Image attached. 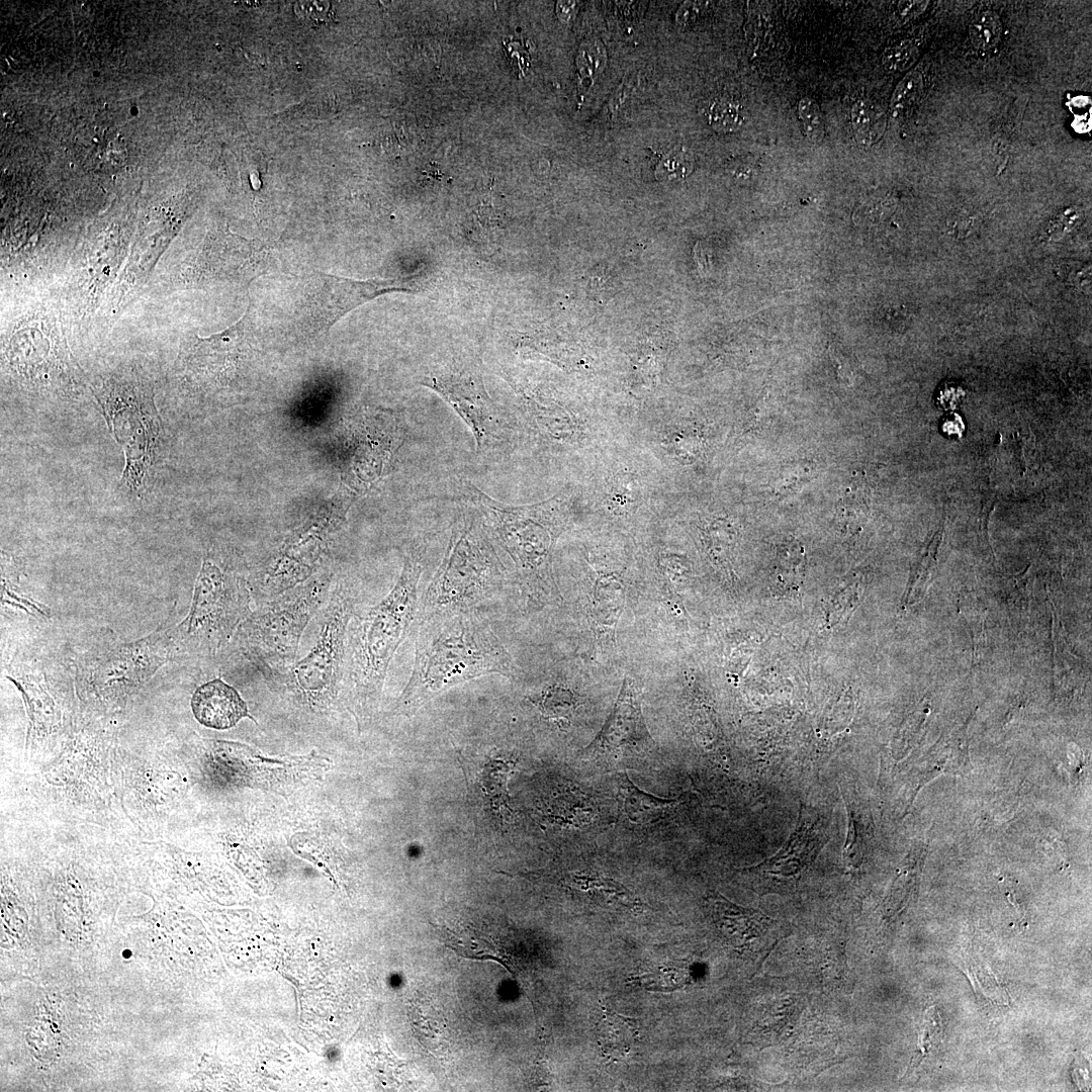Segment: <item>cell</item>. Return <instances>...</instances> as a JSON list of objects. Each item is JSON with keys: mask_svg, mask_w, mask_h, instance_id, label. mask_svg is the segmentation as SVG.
<instances>
[{"mask_svg": "<svg viewBox=\"0 0 1092 1092\" xmlns=\"http://www.w3.org/2000/svg\"><path fill=\"white\" fill-rule=\"evenodd\" d=\"M330 2L304 1L297 2L295 11L297 14L312 23L322 24L331 20Z\"/></svg>", "mask_w": 1092, "mask_h": 1092, "instance_id": "obj_32", "label": "cell"}, {"mask_svg": "<svg viewBox=\"0 0 1092 1092\" xmlns=\"http://www.w3.org/2000/svg\"><path fill=\"white\" fill-rule=\"evenodd\" d=\"M90 389L125 454L120 486L141 496L158 465L161 420L152 381L133 366L100 374Z\"/></svg>", "mask_w": 1092, "mask_h": 1092, "instance_id": "obj_4", "label": "cell"}, {"mask_svg": "<svg viewBox=\"0 0 1092 1092\" xmlns=\"http://www.w3.org/2000/svg\"><path fill=\"white\" fill-rule=\"evenodd\" d=\"M355 590L343 582L331 590L313 647L278 677L309 702L329 701L344 677L347 632L355 614Z\"/></svg>", "mask_w": 1092, "mask_h": 1092, "instance_id": "obj_10", "label": "cell"}, {"mask_svg": "<svg viewBox=\"0 0 1092 1092\" xmlns=\"http://www.w3.org/2000/svg\"><path fill=\"white\" fill-rule=\"evenodd\" d=\"M173 658L168 630L156 631L135 642L96 651L82 661L78 673L104 689L136 687Z\"/></svg>", "mask_w": 1092, "mask_h": 1092, "instance_id": "obj_14", "label": "cell"}, {"mask_svg": "<svg viewBox=\"0 0 1092 1092\" xmlns=\"http://www.w3.org/2000/svg\"><path fill=\"white\" fill-rule=\"evenodd\" d=\"M488 532L512 560L519 590L527 605L544 607L560 601L551 571V552L563 530L545 504L513 507L474 488Z\"/></svg>", "mask_w": 1092, "mask_h": 1092, "instance_id": "obj_5", "label": "cell"}, {"mask_svg": "<svg viewBox=\"0 0 1092 1092\" xmlns=\"http://www.w3.org/2000/svg\"><path fill=\"white\" fill-rule=\"evenodd\" d=\"M624 604L623 581L615 574L598 577L593 590L592 618L599 639L613 640Z\"/></svg>", "mask_w": 1092, "mask_h": 1092, "instance_id": "obj_21", "label": "cell"}, {"mask_svg": "<svg viewBox=\"0 0 1092 1092\" xmlns=\"http://www.w3.org/2000/svg\"><path fill=\"white\" fill-rule=\"evenodd\" d=\"M514 660L476 611L422 617L410 679L396 710L412 715L443 692L488 674L514 679Z\"/></svg>", "mask_w": 1092, "mask_h": 1092, "instance_id": "obj_1", "label": "cell"}, {"mask_svg": "<svg viewBox=\"0 0 1092 1092\" xmlns=\"http://www.w3.org/2000/svg\"><path fill=\"white\" fill-rule=\"evenodd\" d=\"M970 37L978 49L995 47L1001 37V21L998 15L992 11L978 13L970 25Z\"/></svg>", "mask_w": 1092, "mask_h": 1092, "instance_id": "obj_25", "label": "cell"}, {"mask_svg": "<svg viewBox=\"0 0 1092 1092\" xmlns=\"http://www.w3.org/2000/svg\"><path fill=\"white\" fill-rule=\"evenodd\" d=\"M974 222H975V218L973 216H970V215L962 216L961 215V216H959L958 218H956L953 220L952 226H953L954 230L966 231V230H970Z\"/></svg>", "mask_w": 1092, "mask_h": 1092, "instance_id": "obj_35", "label": "cell"}, {"mask_svg": "<svg viewBox=\"0 0 1092 1092\" xmlns=\"http://www.w3.org/2000/svg\"><path fill=\"white\" fill-rule=\"evenodd\" d=\"M422 383L441 395L459 415L471 430L478 449L492 440L499 429L498 418L479 377L443 373L426 377Z\"/></svg>", "mask_w": 1092, "mask_h": 1092, "instance_id": "obj_17", "label": "cell"}, {"mask_svg": "<svg viewBox=\"0 0 1092 1092\" xmlns=\"http://www.w3.org/2000/svg\"><path fill=\"white\" fill-rule=\"evenodd\" d=\"M918 56L917 46L910 40H905L885 52L884 63L892 71H904L915 63Z\"/></svg>", "mask_w": 1092, "mask_h": 1092, "instance_id": "obj_30", "label": "cell"}, {"mask_svg": "<svg viewBox=\"0 0 1092 1092\" xmlns=\"http://www.w3.org/2000/svg\"><path fill=\"white\" fill-rule=\"evenodd\" d=\"M856 140L863 146L876 143L885 129V115L868 101L856 102L851 112Z\"/></svg>", "mask_w": 1092, "mask_h": 1092, "instance_id": "obj_24", "label": "cell"}, {"mask_svg": "<svg viewBox=\"0 0 1092 1092\" xmlns=\"http://www.w3.org/2000/svg\"><path fill=\"white\" fill-rule=\"evenodd\" d=\"M799 118L805 135L813 142H820L824 136V123L817 103L804 97L798 106Z\"/></svg>", "mask_w": 1092, "mask_h": 1092, "instance_id": "obj_27", "label": "cell"}, {"mask_svg": "<svg viewBox=\"0 0 1092 1092\" xmlns=\"http://www.w3.org/2000/svg\"><path fill=\"white\" fill-rule=\"evenodd\" d=\"M487 533L473 520L455 526L443 560L422 597V617L476 611L500 594L505 569Z\"/></svg>", "mask_w": 1092, "mask_h": 1092, "instance_id": "obj_8", "label": "cell"}, {"mask_svg": "<svg viewBox=\"0 0 1092 1092\" xmlns=\"http://www.w3.org/2000/svg\"><path fill=\"white\" fill-rule=\"evenodd\" d=\"M423 568V552L416 547L405 554L390 592L349 623L344 677L360 705L379 697L389 664L417 616Z\"/></svg>", "mask_w": 1092, "mask_h": 1092, "instance_id": "obj_3", "label": "cell"}, {"mask_svg": "<svg viewBox=\"0 0 1092 1092\" xmlns=\"http://www.w3.org/2000/svg\"><path fill=\"white\" fill-rule=\"evenodd\" d=\"M710 121L714 127L720 130H732L737 128L743 114L740 105L729 100H718L710 108Z\"/></svg>", "mask_w": 1092, "mask_h": 1092, "instance_id": "obj_28", "label": "cell"}, {"mask_svg": "<svg viewBox=\"0 0 1092 1092\" xmlns=\"http://www.w3.org/2000/svg\"><path fill=\"white\" fill-rule=\"evenodd\" d=\"M706 906L716 929L737 949L752 945L768 930L772 922L762 912L737 905L717 892L707 896Z\"/></svg>", "mask_w": 1092, "mask_h": 1092, "instance_id": "obj_18", "label": "cell"}, {"mask_svg": "<svg viewBox=\"0 0 1092 1092\" xmlns=\"http://www.w3.org/2000/svg\"><path fill=\"white\" fill-rule=\"evenodd\" d=\"M191 709L200 724L217 730L232 728L241 719L251 718L238 692L219 678L197 688L191 699Z\"/></svg>", "mask_w": 1092, "mask_h": 1092, "instance_id": "obj_19", "label": "cell"}, {"mask_svg": "<svg viewBox=\"0 0 1092 1092\" xmlns=\"http://www.w3.org/2000/svg\"><path fill=\"white\" fill-rule=\"evenodd\" d=\"M826 840L825 819L802 805L796 827L783 847L744 871L758 877L762 889L772 891L794 885L811 867Z\"/></svg>", "mask_w": 1092, "mask_h": 1092, "instance_id": "obj_16", "label": "cell"}, {"mask_svg": "<svg viewBox=\"0 0 1092 1092\" xmlns=\"http://www.w3.org/2000/svg\"><path fill=\"white\" fill-rule=\"evenodd\" d=\"M620 803L625 818L633 825L654 824L677 804L676 798H660L636 786L625 772L617 775Z\"/></svg>", "mask_w": 1092, "mask_h": 1092, "instance_id": "obj_20", "label": "cell"}, {"mask_svg": "<svg viewBox=\"0 0 1092 1092\" xmlns=\"http://www.w3.org/2000/svg\"><path fill=\"white\" fill-rule=\"evenodd\" d=\"M923 87L922 75L913 71L907 74L897 86L891 107L894 112H901L910 106L920 94Z\"/></svg>", "mask_w": 1092, "mask_h": 1092, "instance_id": "obj_29", "label": "cell"}, {"mask_svg": "<svg viewBox=\"0 0 1092 1092\" xmlns=\"http://www.w3.org/2000/svg\"><path fill=\"white\" fill-rule=\"evenodd\" d=\"M2 386L29 398L69 400L86 385L73 356L60 302L20 299L1 325Z\"/></svg>", "mask_w": 1092, "mask_h": 1092, "instance_id": "obj_2", "label": "cell"}, {"mask_svg": "<svg viewBox=\"0 0 1092 1092\" xmlns=\"http://www.w3.org/2000/svg\"><path fill=\"white\" fill-rule=\"evenodd\" d=\"M599 1042L606 1055L621 1057L628 1054L637 1038L633 1019L605 1010L599 1024Z\"/></svg>", "mask_w": 1092, "mask_h": 1092, "instance_id": "obj_23", "label": "cell"}, {"mask_svg": "<svg viewBox=\"0 0 1092 1092\" xmlns=\"http://www.w3.org/2000/svg\"><path fill=\"white\" fill-rule=\"evenodd\" d=\"M250 322L247 314L236 324L209 337L196 334L182 339L175 361V374L183 384L199 391H215L235 376L248 346Z\"/></svg>", "mask_w": 1092, "mask_h": 1092, "instance_id": "obj_12", "label": "cell"}, {"mask_svg": "<svg viewBox=\"0 0 1092 1092\" xmlns=\"http://www.w3.org/2000/svg\"><path fill=\"white\" fill-rule=\"evenodd\" d=\"M693 168L692 154L681 147H676L661 158L655 169V176L661 181L682 179L690 175Z\"/></svg>", "mask_w": 1092, "mask_h": 1092, "instance_id": "obj_26", "label": "cell"}, {"mask_svg": "<svg viewBox=\"0 0 1092 1092\" xmlns=\"http://www.w3.org/2000/svg\"><path fill=\"white\" fill-rule=\"evenodd\" d=\"M302 296L304 318L310 329H329L349 311L389 292H413V277L357 280L317 273L306 279Z\"/></svg>", "mask_w": 1092, "mask_h": 1092, "instance_id": "obj_13", "label": "cell"}, {"mask_svg": "<svg viewBox=\"0 0 1092 1092\" xmlns=\"http://www.w3.org/2000/svg\"><path fill=\"white\" fill-rule=\"evenodd\" d=\"M542 718L555 723H567L579 706L578 694L566 682L554 680L527 696Z\"/></svg>", "mask_w": 1092, "mask_h": 1092, "instance_id": "obj_22", "label": "cell"}, {"mask_svg": "<svg viewBox=\"0 0 1092 1092\" xmlns=\"http://www.w3.org/2000/svg\"><path fill=\"white\" fill-rule=\"evenodd\" d=\"M928 1H902L897 7V16L900 20H909L921 14L928 6Z\"/></svg>", "mask_w": 1092, "mask_h": 1092, "instance_id": "obj_33", "label": "cell"}, {"mask_svg": "<svg viewBox=\"0 0 1092 1092\" xmlns=\"http://www.w3.org/2000/svg\"><path fill=\"white\" fill-rule=\"evenodd\" d=\"M941 428L944 435L958 438L962 436L965 425L960 416L949 414L943 419Z\"/></svg>", "mask_w": 1092, "mask_h": 1092, "instance_id": "obj_34", "label": "cell"}, {"mask_svg": "<svg viewBox=\"0 0 1092 1092\" xmlns=\"http://www.w3.org/2000/svg\"><path fill=\"white\" fill-rule=\"evenodd\" d=\"M331 574H322L259 604L238 627L232 646L261 673L278 678L294 662L301 635L330 597Z\"/></svg>", "mask_w": 1092, "mask_h": 1092, "instance_id": "obj_6", "label": "cell"}, {"mask_svg": "<svg viewBox=\"0 0 1092 1092\" xmlns=\"http://www.w3.org/2000/svg\"><path fill=\"white\" fill-rule=\"evenodd\" d=\"M942 1031V1021L937 1009L932 1006L925 1011L923 1026L920 1033L919 1051L921 1056L919 1060L923 1058L928 1051L935 1044Z\"/></svg>", "mask_w": 1092, "mask_h": 1092, "instance_id": "obj_31", "label": "cell"}, {"mask_svg": "<svg viewBox=\"0 0 1092 1092\" xmlns=\"http://www.w3.org/2000/svg\"><path fill=\"white\" fill-rule=\"evenodd\" d=\"M270 248L229 231L206 236L167 282L188 289L247 286L269 271Z\"/></svg>", "mask_w": 1092, "mask_h": 1092, "instance_id": "obj_11", "label": "cell"}, {"mask_svg": "<svg viewBox=\"0 0 1092 1092\" xmlns=\"http://www.w3.org/2000/svg\"><path fill=\"white\" fill-rule=\"evenodd\" d=\"M251 598L249 579L207 555L195 581L188 615L168 629L173 658L216 654L250 614Z\"/></svg>", "mask_w": 1092, "mask_h": 1092, "instance_id": "obj_7", "label": "cell"}, {"mask_svg": "<svg viewBox=\"0 0 1092 1092\" xmlns=\"http://www.w3.org/2000/svg\"><path fill=\"white\" fill-rule=\"evenodd\" d=\"M655 747L633 678L625 676L615 706L594 740L581 750L584 759L609 763L646 755Z\"/></svg>", "mask_w": 1092, "mask_h": 1092, "instance_id": "obj_15", "label": "cell"}, {"mask_svg": "<svg viewBox=\"0 0 1092 1092\" xmlns=\"http://www.w3.org/2000/svg\"><path fill=\"white\" fill-rule=\"evenodd\" d=\"M130 247L129 234L115 224L78 242L63 276L59 301L71 328L89 329L122 271Z\"/></svg>", "mask_w": 1092, "mask_h": 1092, "instance_id": "obj_9", "label": "cell"}]
</instances>
